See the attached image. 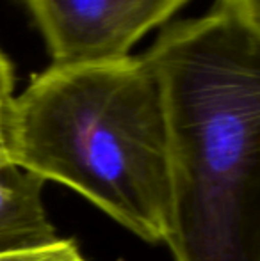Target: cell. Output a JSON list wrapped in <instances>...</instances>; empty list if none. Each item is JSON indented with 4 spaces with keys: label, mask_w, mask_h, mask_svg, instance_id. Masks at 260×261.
<instances>
[{
    "label": "cell",
    "mask_w": 260,
    "mask_h": 261,
    "mask_svg": "<svg viewBox=\"0 0 260 261\" xmlns=\"http://www.w3.org/2000/svg\"><path fill=\"white\" fill-rule=\"evenodd\" d=\"M189 0H25L54 66L112 61L155 29H162Z\"/></svg>",
    "instance_id": "obj_3"
},
{
    "label": "cell",
    "mask_w": 260,
    "mask_h": 261,
    "mask_svg": "<svg viewBox=\"0 0 260 261\" xmlns=\"http://www.w3.org/2000/svg\"><path fill=\"white\" fill-rule=\"evenodd\" d=\"M0 261H86L80 252L79 245L72 238H61L57 244L45 249L16 254H4Z\"/></svg>",
    "instance_id": "obj_6"
},
{
    "label": "cell",
    "mask_w": 260,
    "mask_h": 261,
    "mask_svg": "<svg viewBox=\"0 0 260 261\" xmlns=\"http://www.w3.org/2000/svg\"><path fill=\"white\" fill-rule=\"evenodd\" d=\"M7 156L80 194L143 242L166 240V121L143 57L52 64L34 75L11 105Z\"/></svg>",
    "instance_id": "obj_2"
},
{
    "label": "cell",
    "mask_w": 260,
    "mask_h": 261,
    "mask_svg": "<svg viewBox=\"0 0 260 261\" xmlns=\"http://www.w3.org/2000/svg\"><path fill=\"white\" fill-rule=\"evenodd\" d=\"M14 68L0 48V158L7 156V119L14 100Z\"/></svg>",
    "instance_id": "obj_5"
},
{
    "label": "cell",
    "mask_w": 260,
    "mask_h": 261,
    "mask_svg": "<svg viewBox=\"0 0 260 261\" xmlns=\"http://www.w3.org/2000/svg\"><path fill=\"white\" fill-rule=\"evenodd\" d=\"M168 134L173 261H260V36L212 11L145 55Z\"/></svg>",
    "instance_id": "obj_1"
},
{
    "label": "cell",
    "mask_w": 260,
    "mask_h": 261,
    "mask_svg": "<svg viewBox=\"0 0 260 261\" xmlns=\"http://www.w3.org/2000/svg\"><path fill=\"white\" fill-rule=\"evenodd\" d=\"M46 181L0 158V256L45 249L59 237L43 201Z\"/></svg>",
    "instance_id": "obj_4"
},
{
    "label": "cell",
    "mask_w": 260,
    "mask_h": 261,
    "mask_svg": "<svg viewBox=\"0 0 260 261\" xmlns=\"http://www.w3.org/2000/svg\"><path fill=\"white\" fill-rule=\"evenodd\" d=\"M214 13L223 14L260 36V0H218Z\"/></svg>",
    "instance_id": "obj_7"
}]
</instances>
